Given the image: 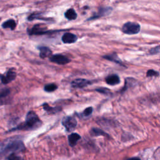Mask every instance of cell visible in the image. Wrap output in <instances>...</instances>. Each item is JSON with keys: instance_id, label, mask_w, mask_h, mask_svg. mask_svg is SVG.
I'll list each match as a JSON object with an SVG mask.
<instances>
[{"instance_id": "cell-6", "label": "cell", "mask_w": 160, "mask_h": 160, "mask_svg": "<svg viewBox=\"0 0 160 160\" xmlns=\"http://www.w3.org/2000/svg\"><path fill=\"white\" fill-rule=\"evenodd\" d=\"M92 82L89 80L82 79V78H78L73 80L71 84V86L74 88H83L89 84H91Z\"/></svg>"}, {"instance_id": "cell-4", "label": "cell", "mask_w": 160, "mask_h": 160, "mask_svg": "<svg viewBox=\"0 0 160 160\" xmlns=\"http://www.w3.org/2000/svg\"><path fill=\"white\" fill-rule=\"evenodd\" d=\"M62 124L64 126L67 131L71 132L76 128L77 126V121L72 116H66L62 119Z\"/></svg>"}, {"instance_id": "cell-19", "label": "cell", "mask_w": 160, "mask_h": 160, "mask_svg": "<svg viewBox=\"0 0 160 160\" xmlns=\"http://www.w3.org/2000/svg\"><path fill=\"white\" fill-rule=\"evenodd\" d=\"M96 91L99 93L106 94V95L111 94V91H109V89L105 88H99L96 89Z\"/></svg>"}, {"instance_id": "cell-2", "label": "cell", "mask_w": 160, "mask_h": 160, "mask_svg": "<svg viewBox=\"0 0 160 160\" xmlns=\"http://www.w3.org/2000/svg\"><path fill=\"white\" fill-rule=\"evenodd\" d=\"M63 31L62 29L60 30H48L47 27L43 24H35L33 27H32L30 29L28 30V32L30 36L32 35H43L46 34H51L55 33L57 32H60Z\"/></svg>"}, {"instance_id": "cell-23", "label": "cell", "mask_w": 160, "mask_h": 160, "mask_svg": "<svg viewBox=\"0 0 160 160\" xmlns=\"http://www.w3.org/2000/svg\"><path fill=\"white\" fill-rule=\"evenodd\" d=\"M9 160H23L22 159H21L20 157L16 156L15 154H11L9 157Z\"/></svg>"}, {"instance_id": "cell-16", "label": "cell", "mask_w": 160, "mask_h": 160, "mask_svg": "<svg viewBox=\"0 0 160 160\" xmlns=\"http://www.w3.org/2000/svg\"><path fill=\"white\" fill-rule=\"evenodd\" d=\"M64 16L66 19H68V20H74L77 18V13L76 12V11H74V9L72 8H70L69 9H68L65 13H64Z\"/></svg>"}, {"instance_id": "cell-1", "label": "cell", "mask_w": 160, "mask_h": 160, "mask_svg": "<svg viewBox=\"0 0 160 160\" xmlns=\"http://www.w3.org/2000/svg\"><path fill=\"white\" fill-rule=\"evenodd\" d=\"M42 124V121L38 117V116L32 111H30L28 112L25 121L17 127L12 129L11 131L15 130H34L39 128Z\"/></svg>"}, {"instance_id": "cell-20", "label": "cell", "mask_w": 160, "mask_h": 160, "mask_svg": "<svg viewBox=\"0 0 160 160\" xmlns=\"http://www.w3.org/2000/svg\"><path fill=\"white\" fill-rule=\"evenodd\" d=\"M92 107H88L87 108H86L84 111L82 112V116H89L91 114V113L92 112Z\"/></svg>"}, {"instance_id": "cell-7", "label": "cell", "mask_w": 160, "mask_h": 160, "mask_svg": "<svg viewBox=\"0 0 160 160\" xmlns=\"http://www.w3.org/2000/svg\"><path fill=\"white\" fill-rule=\"evenodd\" d=\"M77 39L78 37L76 36V35L71 32H66L61 37V40L64 44L74 43L77 41Z\"/></svg>"}, {"instance_id": "cell-15", "label": "cell", "mask_w": 160, "mask_h": 160, "mask_svg": "<svg viewBox=\"0 0 160 160\" xmlns=\"http://www.w3.org/2000/svg\"><path fill=\"white\" fill-rule=\"evenodd\" d=\"M81 138V136L77 133H72L68 136V141L71 146H74L76 144L78 141Z\"/></svg>"}, {"instance_id": "cell-8", "label": "cell", "mask_w": 160, "mask_h": 160, "mask_svg": "<svg viewBox=\"0 0 160 160\" xmlns=\"http://www.w3.org/2000/svg\"><path fill=\"white\" fill-rule=\"evenodd\" d=\"M4 77H5V79H4V81L3 84H8L10 82H11L12 81L15 79V78H16V72L13 68H11L8 71V72H7L6 76H4Z\"/></svg>"}, {"instance_id": "cell-10", "label": "cell", "mask_w": 160, "mask_h": 160, "mask_svg": "<svg viewBox=\"0 0 160 160\" xmlns=\"http://www.w3.org/2000/svg\"><path fill=\"white\" fill-rule=\"evenodd\" d=\"M105 81L107 84L111 86L116 85L120 82L119 77L116 74H111L108 76L106 78Z\"/></svg>"}, {"instance_id": "cell-17", "label": "cell", "mask_w": 160, "mask_h": 160, "mask_svg": "<svg viewBox=\"0 0 160 160\" xmlns=\"http://www.w3.org/2000/svg\"><path fill=\"white\" fill-rule=\"evenodd\" d=\"M103 58L104 59H106L109 61H112V62H114L116 63H118V64H119L121 65H122V61H121V59L118 58V56H117V54L116 53H113V54H108V55H106V56H104Z\"/></svg>"}, {"instance_id": "cell-21", "label": "cell", "mask_w": 160, "mask_h": 160, "mask_svg": "<svg viewBox=\"0 0 160 160\" xmlns=\"http://www.w3.org/2000/svg\"><path fill=\"white\" fill-rule=\"evenodd\" d=\"M147 76L148 77H152V76H158L159 72L153 69H149L147 71Z\"/></svg>"}, {"instance_id": "cell-3", "label": "cell", "mask_w": 160, "mask_h": 160, "mask_svg": "<svg viewBox=\"0 0 160 160\" xmlns=\"http://www.w3.org/2000/svg\"><path fill=\"white\" fill-rule=\"evenodd\" d=\"M141 26L138 23L133 22H128L123 24L122 31L126 34H136L140 31Z\"/></svg>"}, {"instance_id": "cell-22", "label": "cell", "mask_w": 160, "mask_h": 160, "mask_svg": "<svg viewBox=\"0 0 160 160\" xmlns=\"http://www.w3.org/2000/svg\"><path fill=\"white\" fill-rule=\"evenodd\" d=\"M159 52H160V46H156L149 50V53L151 54H156Z\"/></svg>"}, {"instance_id": "cell-5", "label": "cell", "mask_w": 160, "mask_h": 160, "mask_svg": "<svg viewBox=\"0 0 160 160\" xmlns=\"http://www.w3.org/2000/svg\"><path fill=\"white\" fill-rule=\"evenodd\" d=\"M49 60L51 62L59 65H65L71 62V60L62 54L52 55L49 58Z\"/></svg>"}, {"instance_id": "cell-12", "label": "cell", "mask_w": 160, "mask_h": 160, "mask_svg": "<svg viewBox=\"0 0 160 160\" xmlns=\"http://www.w3.org/2000/svg\"><path fill=\"white\" fill-rule=\"evenodd\" d=\"M111 9H112L111 8H109V7H108V8H102L99 9L98 12L96 15H94V16H93L92 17L89 18L88 20L94 19H96V18H98L101 17V16H104V15L106 16V15H107V14H109V13L111 12Z\"/></svg>"}, {"instance_id": "cell-9", "label": "cell", "mask_w": 160, "mask_h": 160, "mask_svg": "<svg viewBox=\"0 0 160 160\" xmlns=\"http://www.w3.org/2000/svg\"><path fill=\"white\" fill-rule=\"evenodd\" d=\"M39 50V56L42 59H44L48 57H51L52 56L51 50L46 46H40L38 48Z\"/></svg>"}, {"instance_id": "cell-13", "label": "cell", "mask_w": 160, "mask_h": 160, "mask_svg": "<svg viewBox=\"0 0 160 160\" xmlns=\"http://www.w3.org/2000/svg\"><path fill=\"white\" fill-rule=\"evenodd\" d=\"M10 94L9 89H4L0 92V106H2L7 102V98Z\"/></svg>"}, {"instance_id": "cell-18", "label": "cell", "mask_w": 160, "mask_h": 160, "mask_svg": "<svg viewBox=\"0 0 160 160\" xmlns=\"http://www.w3.org/2000/svg\"><path fill=\"white\" fill-rule=\"evenodd\" d=\"M58 88V86L56 84L54 83H51V84H46L44 87V90L46 92H53L55 90H56Z\"/></svg>"}, {"instance_id": "cell-11", "label": "cell", "mask_w": 160, "mask_h": 160, "mask_svg": "<svg viewBox=\"0 0 160 160\" xmlns=\"http://www.w3.org/2000/svg\"><path fill=\"white\" fill-rule=\"evenodd\" d=\"M43 109L49 114H56L62 111V108L59 106L51 107L48 103H44L42 104Z\"/></svg>"}, {"instance_id": "cell-14", "label": "cell", "mask_w": 160, "mask_h": 160, "mask_svg": "<svg viewBox=\"0 0 160 160\" xmlns=\"http://www.w3.org/2000/svg\"><path fill=\"white\" fill-rule=\"evenodd\" d=\"M1 26L4 29L9 28L11 30H14L16 27V22L14 19H8L2 23Z\"/></svg>"}]
</instances>
